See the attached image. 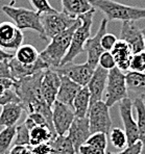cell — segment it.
<instances>
[{"label": "cell", "mask_w": 145, "mask_h": 154, "mask_svg": "<svg viewBox=\"0 0 145 154\" xmlns=\"http://www.w3.org/2000/svg\"><path fill=\"white\" fill-rule=\"evenodd\" d=\"M45 71V70H44ZM44 71L38 72L30 76L23 77L18 80H14L13 90L18 96L22 108L26 114L40 112L44 115L51 126L52 124V109L43 99L41 93V82H42Z\"/></svg>", "instance_id": "6da1fadb"}, {"label": "cell", "mask_w": 145, "mask_h": 154, "mask_svg": "<svg viewBox=\"0 0 145 154\" xmlns=\"http://www.w3.org/2000/svg\"><path fill=\"white\" fill-rule=\"evenodd\" d=\"M79 24H80V19L77 18V20L73 25L69 27L67 30L53 37L50 40L49 44L46 46V48L42 52H40L41 60L48 66V68L55 69L61 66L63 58L65 57L70 48L72 35H73L74 31Z\"/></svg>", "instance_id": "7a4b0ae2"}, {"label": "cell", "mask_w": 145, "mask_h": 154, "mask_svg": "<svg viewBox=\"0 0 145 154\" xmlns=\"http://www.w3.org/2000/svg\"><path fill=\"white\" fill-rule=\"evenodd\" d=\"M94 8H98L108 21H139L145 19V8L122 4L114 0H90Z\"/></svg>", "instance_id": "3957f363"}, {"label": "cell", "mask_w": 145, "mask_h": 154, "mask_svg": "<svg viewBox=\"0 0 145 154\" xmlns=\"http://www.w3.org/2000/svg\"><path fill=\"white\" fill-rule=\"evenodd\" d=\"M1 10L10 19L13 20L15 25L19 29L33 30L38 32V35L42 40L47 41L42 23H41V15L36 11H31L25 8H16L13 4L3 5Z\"/></svg>", "instance_id": "277c9868"}, {"label": "cell", "mask_w": 145, "mask_h": 154, "mask_svg": "<svg viewBox=\"0 0 145 154\" xmlns=\"http://www.w3.org/2000/svg\"><path fill=\"white\" fill-rule=\"evenodd\" d=\"M94 13L95 11L93 10L91 12L78 17L80 19V24L75 29L73 35H72L70 48L68 50L67 54L65 55V57L63 58L61 66L68 64V63H72L76 56L85 51L86 43L91 38V27L93 24V16H94Z\"/></svg>", "instance_id": "5b68a950"}, {"label": "cell", "mask_w": 145, "mask_h": 154, "mask_svg": "<svg viewBox=\"0 0 145 154\" xmlns=\"http://www.w3.org/2000/svg\"><path fill=\"white\" fill-rule=\"evenodd\" d=\"M125 98H128L125 74L117 67H115L114 69L109 71L105 102L111 108Z\"/></svg>", "instance_id": "8992f818"}, {"label": "cell", "mask_w": 145, "mask_h": 154, "mask_svg": "<svg viewBox=\"0 0 145 154\" xmlns=\"http://www.w3.org/2000/svg\"><path fill=\"white\" fill-rule=\"evenodd\" d=\"M87 117L91 134L95 132H102L106 134L110 133L112 129V119L110 116V107L105 101L100 100L90 104Z\"/></svg>", "instance_id": "52a82bcc"}, {"label": "cell", "mask_w": 145, "mask_h": 154, "mask_svg": "<svg viewBox=\"0 0 145 154\" xmlns=\"http://www.w3.org/2000/svg\"><path fill=\"white\" fill-rule=\"evenodd\" d=\"M76 20L77 18L74 19V18L69 17L65 13L58 12V11L41 15V23H42L45 37L47 40L48 38L51 40L58 33L67 30L69 27H71L75 23Z\"/></svg>", "instance_id": "ba28073f"}, {"label": "cell", "mask_w": 145, "mask_h": 154, "mask_svg": "<svg viewBox=\"0 0 145 154\" xmlns=\"http://www.w3.org/2000/svg\"><path fill=\"white\" fill-rule=\"evenodd\" d=\"M118 107L120 118L124 127V132L128 137V146H131L139 142V130H138L137 121H135L133 116V100L131 98L123 99L118 103Z\"/></svg>", "instance_id": "9c48e42d"}, {"label": "cell", "mask_w": 145, "mask_h": 154, "mask_svg": "<svg viewBox=\"0 0 145 154\" xmlns=\"http://www.w3.org/2000/svg\"><path fill=\"white\" fill-rule=\"evenodd\" d=\"M56 72L60 75H65L69 77L71 80L76 82L80 87H87L90 79L94 73L95 68L89 65L87 62L84 64H73V63H68L58 68H55Z\"/></svg>", "instance_id": "30bf717a"}, {"label": "cell", "mask_w": 145, "mask_h": 154, "mask_svg": "<svg viewBox=\"0 0 145 154\" xmlns=\"http://www.w3.org/2000/svg\"><path fill=\"white\" fill-rule=\"evenodd\" d=\"M51 109H52V124L56 135H66L75 118L73 108L64 103L55 101Z\"/></svg>", "instance_id": "8fae6325"}, {"label": "cell", "mask_w": 145, "mask_h": 154, "mask_svg": "<svg viewBox=\"0 0 145 154\" xmlns=\"http://www.w3.org/2000/svg\"><path fill=\"white\" fill-rule=\"evenodd\" d=\"M24 35L13 22L0 23V47L3 50L16 51L23 45Z\"/></svg>", "instance_id": "7c38bea8"}, {"label": "cell", "mask_w": 145, "mask_h": 154, "mask_svg": "<svg viewBox=\"0 0 145 154\" xmlns=\"http://www.w3.org/2000/svg\"><path fill=\"white\" fill-rule=\"evenodd\" d=\"M108 23L109 21L106 18L101 20L98 30L96 31V33L93 37H91L87 41L85 45V51L87 52V63L94 68L98 66L99 57L105 52L103 48L101 47V38L106 33Z\"/></svg>", "instance_id": "4fadbf2b"}, {"label": "cell", "mask_w": 145, "mask_h": 154, "mask_svg": "<svg viewBox=\"0 0 145 154\" xmlns=\"http://www.w3.org/2000/svg\"><path fill=\"white\" fill-rule=\"evenodd\" d=\"M61 85V76L54 69L48 68L44 71L41 82V93L45 102L52 107L56 101V96Z\"/></svg>", "instance_id": "5bb4252c"}, {"label": "cell", "mask_w": 145, "mask_h": 154, "mask_svg": "<svg viewBox=\"0 0 145 154\" xmlns=\"http://www.w3.org/2000/svg\"><path fill=\"white\" fill-rule=\"evenodd\" d=\"M120 40L128 43L134 53L144 50V38L142 29H140L134 21L122 22Z\"/></svg>", "instance_id": "9a60e30c"}, {"label": "cell", "mask_w": 145, "mask_h": 154, "mask_svg": "<svg viewBox=\"0 0 145 154\" xmlns=\"http://www.w3.org/2000/svg\"><path fill=\"white\" fill-rule=\"evenodd\" d=\"M67 133V137H69V140L73 144L76 153H77L80 146H83L91 135L88 117L74 118Z\"/></svg>", "instance_id": "2e32d148"}, {"label": "cell", "mask_w": 145, "mask_h": 154, "mask_svg": "<svg viewBox=\"0 0 145 154\" xmlns=\"http://www.w3.org/2000/svg\"><path fill=\"white\" fill-rule=\"evenodd\" d=\"M109 71L100 66H97L94 70V73L90 79L89 83L87 85V88L90 92L91 96V102L90 104L97 102V101L102 100V96L105 94L106 81H108Z\"/></svg>", "instance_id": "e0dca14e"}, {"label": "cell", "mask_w": 145, "mask_h": 154, "mask_svg": "<svg viewBox=\"0 0 145 154\" xmlns=\"http://www.w3.org/2000/svg\"><path fill=\"white\" fill-rule=\"evenodd\" d=\"M8 67H10L11 75H12L13 80H18V79H21L23 77L33 75V74L38 73V72L44 71V70L48 69V66L41 60V57L35 64L28 65V66L21 64L15 57H13L8 60Z\"/></svg>", "instance_id": "ac0fdd59"}, {"label": "cell", "mask_w": 145, "mask_h": 154, "mask_svg": "<svg viewBox=\"0 0 145 154\" xmlns=\"http://www.w3.org/2000/svg\"><path fill=\"white\" fill-rule=\"evenodd\" d=\"M110 52L114 56L116 67L118 69L121 70L122 72L130 71V66L134 52L128 43L119 38V40H117L115 46L113 47V49Z\"/></svg>", "instance_id": "d6986e66"}, {"label": "cell", "mask_w": 145, "mask_h": 154, "mask_svg": "<svg viewBox=\"0 0 145 154\" xmlns=\"http://www.w3.org/2000/svg\"><path fill=\"white\" fill-rule=\"evenodd\" d=\"M60 76H61V85L58 92V96H56V101L72 107V102H73L74 98H75V96L77 95L79 90L83 87H80L76 82H74L73 80H71L69 77L65 75H60Z\"/></svg>", "instance_id": "ffe728a7"}, {"label": "cell", "mask_w": 145, "mask_h": 154, "mask_svg": "<svg viewBox=\"0 0 145 154\" xmlns=\"http://www.w3.org/2000/svg\"><path fill=\"white\" fill-rule=\"evenodd\" d=\"M61 3L62 12L74 19L95 10L90 0H61Z\"/></svg>", "instance_id": "44dd1931"}, {"label": "cell", "mask_w": 145, "mask_h": 154, "mask_svg": "<svg viewBox=\"0 0 145 154\" xmlns=\"http://www.w3.org/2000/svg\"><path fill=\"white\" fill-rule=\"evenodd\" d=\"M125 80L128 95L135 99L145 96V73L128 71L125 74Z\"/></svg>", "instance_id": "7402d4cb"}, {"label": "cell", "mask_w": 145, "mask_h": 154, "mask_svg": "<svg viewBox=\"0 0 145 154\" xmlns=\"http://www.w3.org/2000/svg\"><path fill=\"white\" fill-rule=\"evenodd\" d=\"M24 110L20 103L13 102L3 105L0 112V126L3 127L16 126Z\"/></svg>", "instance_id": "603a6c76"}, {"label": "cell", "mask_w": 145, "mask_h": 154, "mask_svg": "<svg viewBox=\"0 0 145 154\" xmlns=\"http://www.w3.org/2000/svg\"><path fill=\"white\" fill-rule=\"evenodd\" d=\"M90 102H91V96L90 92L87 87H83L77 95L74 98L72 102V108L75 117L77 118H85L88 115V110L90 107Z\"/></svg>", "instance_id": "cb8c5ba5"}, {"label": "cell", "mask_w": 145, "mask_h": 154, "mask_svg": "<svg viewBox=\"0 0 145 154\" xmlns=\"http://www.w3.org/2000/svg\"><path fill=\"white\" fill-rule=\"evenodd\" d=\"M55 137V133H53L51 129L47 126H35L29 131V145L33 147L43 143H49Z\"/></svg>", "instance_id": "d4e9b609"}, {"label": "cell", "mask_w": 145, "mask_h": 154, "mask_svg": "<svg viewBox=\"0 0 145 154\" xmlns=\"http://www.w3.org/2000/svg\"><path fill=\"white\" fill-rule=\"evenodd\" d=\"M14 57L23 65H33L40 58V52L30 44H23L16 50Z\"/></svg>", "instance_id": "484cf974"}, {"label": "cell", "mask_w": 145, "mask_h": 154, "mask_svg": "<svg viewBox=\"0 0 145 154\" xmlns=\"http://www.w3.org/2000/svg\"><path fill=\"white\" fill-rule=\"evenodd\" d=\"M49 143L51 154H76L75 148L67 135H56Z\"/></svg>", "instance_id": "4316f807"}, {"label": "cell", "mask_w": 145, "mask_h": 154, "mask_svg": "<svg viewBox=\"0 0 145 154\" xmlns=\"http://www.w3.org/2000/svg\"><path fill=\"white\" fill-rule=\"evenodd\" d=\"M134 108L137 112V125L139 130V141L143 145L145 150V103L142 98H136L133 100Z\"/></svg>", "instance_id": "83f0119b"}, {"label": "cell", "mask_w": 145, "mask_h": 154, "mask_svg": "<svg viewBox=\"0 0 145 154\" xmlns=\"http://www.w3.org/2000/svg\"><path fill=\"white\" fill-rule=\"evenodd\" d=\"M16 137V126L5 127L0 131V154H6Z\"/></svg>", "instance_id": "f1b7e54d"}, {"label": "cell", "mask_w": 145, "mask_h": 154, "mask_svg": "<svg viewBox=\"0 0 145 154\" xmlns=\"http://www.w3.org/2000/svg\"><path fill=\"white\" fill-rule=\"evenodd\" d=\"M110 135V141L112 143V145L116 149L119 150H123L128 147V137L124 132V130H122L119 127L112 128L109 133Z\"/></svg>", "instance_id": "f546056e"}, {"label": "cell", "mask_w": 145, "mask_h": 154, "mask_svg": "<svg viewBox=\"0 0 145 154\" xmlns=\"http://www.w3.org/2000/svg\"><path fill=\"white\" fill-rule=\"evenodd\" d=\"M29 129L24 123L16 126V137L15 145H22V146H30L29 145Z\"/></svg>", "instance_id": "4dcf8cb0"}, {"label": "cell", "mask_w": 145, "mask_h": 154, "mask_svg": "<svg viewBox=\"0 0 145 154\" xmlns=\"http://www.w3.org/2000/svg\"><path fill=\"white\" fill-rule=\"evenodd\" d=\"M106 133L102 132H95L90 135V137L87 140L85 144L91 145L93 147H96L98 149H101L103 151H106V147H108V140H106Z\"/></svg>", "instance_id": "1f68e13d"}, {"label": "cell", "mask_w": 145, "mask_h": 154, "mask_svg": "<svg viewBox=\"0 0 145 154\" xmlns=\"http://www.w3.org/2000/svg\"><path fill=\"white\" fill-rule=\"evenodd\" d=\"M131 71L145 73V50L134 53L130 66Z\"/></svg>", "instance_id": "d6a6232c"}, {"label": "cell", "mask_w": 145, "mask_h": 154, "mask_svg": "<svg viewBox=\"0 0 145 154\" xmlns=\"http://www.w3.org/2000/svg\"><path fill=\"white\" fill-rule=\"evenodd\" d=\"M31 6L35 8V11L40 15L43 14H48V13H53L55 12V8H53L51 6V4L49 3L48 0H29Z\"/></svg>", "instance_id": "836d02e7"}, {"label": "cell", "mask_w": 145, "mask_h": 154, "mask_svg": "<svg viewBox=\"0 0 145 154\" xmlns=\"http://www.w3.org/2000/svg\"><path fill=\"white\" fill-rule=\"evenodd\" d=\"M98 66H100L101 68L108 70V71H110V70L114 69L116 67L114 56L112 55V53L110 51H105L101 54L98 60Z\"/></svg>", "instance_id": "e575fe53"}, {"label": "cell", "mask_w": 145, "mask_h": 154, "mask_svg": "<svg viewBox=\"0 0 145 154\" xmlns=\"http://www.w3.org/2000/svg\"><path fill=\"white\" fill-rule=\"evenodd\" d=\"M13 102L20 103L19 98H18V96L16 95L15 91L13 89H8L4 93L0 94V106H3L5 104L13 103Z\"/></svg>", "instance_id": "d590c367"}, {"label": "cell", "mask_w": 145, "mask_h": 154, "mask_svg": "<svg viewBox=\"0 0 145 154\" xmlns=\"http://www.w3.org/2000/svg\"><path fill=\"white\" fill-rule=\"evenodd\" d=\"M117 40L116 35H114L113 33H108L106 32L102 38H101V47L103 48L105 51H111L113 49V47L115 46Z\"/></svg>", "instance_id": "8d00e7d4"}, {"label": "cell", "mask_w": 145, "mask_h": 154, "mask_svg": "<svg viewBox=\"0 0 145 154\" xmlns=\"http://www.w3.org/2000/svg\"><path fill=\"white\" fill-rule=\"evenodd\" d=\"M142 151H143V145L139 141L134 145L128 146L120 152H109L108 154H141Z\"/></svg>", "instance_id": "74e56055"}, {"label": "cell", "mask_w": 145, "mask_h": 154, "mask_svg": "<svg viewBox=\"0 0 145 154\" xmlns=\"http://www.w3.org/2000/svg\"><path fill=\"white\" fill-rule=\"evenodd\" d=\"M33 154H51L50 143H43L31 147Z\"/></svg>", "instance_id": "f35d334b"}, {"label": "cell", "mask_w": 145, "mask_h": 154, "mask_svg": "<svg viewBox=\"0 0 145 154\" xmlns=\"http://www.w3.org/2000/svg\"><path fill=\"white\" fill-rule=\"evenodd\" d=\"M78 153L80 154H106V151H103L101 149H98L96 147H93L91 145L84 144L80 146L78 150Z\"/></svg>", "instance_id": "ab89813d"}, {"label": "cell", "mask_w": 145, "mask_h": 154, "mask_svg": "<svg viewBox=\"0 0 145 154\" xmlns=\"http://www.w3.org/2000/svg\"><path fill=\"white\" fill-rule=\"evenodd\" d=\"M6 154H33L30 146H22V145H15Z\"/></svg>", "instance_id": "60d3db41"}, {"label": "cell", "mask_w": 145, "mask_h": 154, "mask_svg": "<svg viewBox=\"0 0 145 154\" xmlns=\"http://www.w3.org/2000/svg\"><path fill=\"white\" fill-rule=\"evenodd\" d=\"M1 78H12L10 71V67H8V60H3L0 62V79Z\"/></svg>", "instance_id": "b9f144b4"}, {"label": "cell", "mask_w": 145, "mask_h": 154, "mask_svg": "<svg viewBox=\"0 0 145 154\" xmlns=\"http://www.w3.org/2000/svg\"><path fill=\"white\" fill-rule=\"evenodd\" d=\"M15 54L11 53V52H6L5 50L0 47V62H3V60H10L11 58L14 57Z\"/></svg>", "instance_id": "7bdbcfd3"}, {"label": "cell", "mask_w": 145, "mask_h": 154, "mask_svg": "<svg viewBox=\"0 0 145 154\" xmlns=\"http://www.w3.org/2000/svg\"><path fill=\"white\" fill-rule=\"evenodd\" d=\"M142 33H143V38H144V50H145V27L142 29Z\"/></svg>", "instance_id": "ee69618b"}, {"label": "cell", "mask_w": 145, "mask_h": 154, "mask_svg": "<svg viewBox=\"0 0 145 154\" xmlns=\"http://www.w3.org/2000/svg\"><path fill=\"white\" fill-rule=\"evenodd\" d=\"M142 99H143V101H144V103H145V96L142 97Z\"/></svg>", "instance_id": "f6af8a7d"}]
</instances>
